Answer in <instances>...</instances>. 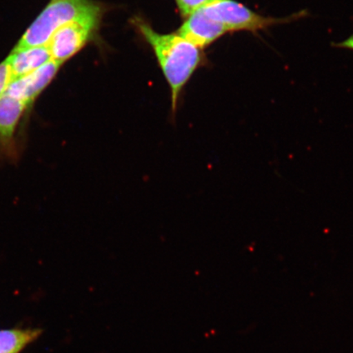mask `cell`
I'll return each mask as SVG.
<instances>
[{
  "instance_id": "obj_1",
  "label": "cell",
  "mask_w": 353,
  "mask_h": 353,
  "mask_svg": "<svg viewBox=\"0 0 353 353\" xmlns=\"http://www.w3.org/2000/svg\"><path fill=\"white\" fill-rule=\"evenodd\" d=\"M132 24L152 47L171 90L172 110L175 112L179 96L202 63L201 48L179 33L161 34L148 22L136 17Z\"/></svg>"
},
{
  "instance_id": "obj_2",
  "label": "cell",
  "mask_w": 353,
  "mask_h": 353,
  "mask_svg": "<svg viewBox=\"0 0 353 353\" xmlns=\"http://www.w3.org/2000/svg\"><path fill=\"white\" fill-rule=\"evenodd\" d=\"M104 6L94 0H52L21 37L14 50L47 46L57 30L70 22L101 16Z\"/></svg>"
},
{
  "instance_id": "obj_3",
  "label": "cell",
  "mask_w": 353,
  "mask_h": 353,
  "mask_svg": "<svg viewBox=\"0 0 353 353\" xmlns=\"http://www.w3.org/2000/svg\"><path fill=\"white\" fill-rule=\"evenodd\" d=\"M202 8L207 14L220 22L229 32L244 30L257 33L259 30L290 23L307 16V12L303 10L285 17H265L234 0H211Z\"/></svg>"
},
{
  "instance_id": "obj_4",
  "label": "cell",
  "mask_w": 353,
  "mask_h": 353,
  "mask_svg": "<svg viewBox=\"0 0 353 353\" xmlns=\"http://www.w3.org/2000/svg\"><path fill=\"white\" fill-rule=\"evenodd\" d=\"M101 17H85L70 22L57 30L47 44L52 59L63 63L81 51L98 32Z\"/></svg>"
},
{
  "instance_id": "obj_5",
  "label": "cell",
  "mask_w": 353,
  "mask_h": 353,
  "mask_svg": "<svg viewBox=\"0 0 353 353\" xmlns=\"http://www.w3.org/2000/svg\"><path fill=\"white\" fill-rule=\"evenodd\" d=\"M61 63L54 59L43 65L23 77L15 79L8 85L6 94L24 101L28 105L52 81L61 68Z\"/></svg>"
},
{
  "instance_id": "obj_6",
  "label": "cell",
  "mask_w": 353,
  "mask_h": 353,
  "mask_svg": "<svg viewBox=\"0 0 353 353\" xmlns=\"http://www.w3.org/2000/svg\"><path fill=\"white\" fill-rule=\"evenodd\" d=\"M227 32L224 26L207 14L202 8L188 17L178 32L181 37L201 50L210 46Z\"/></svg>"
},
{
  "instance_id": "obj_7",
  "label": "cell",
  "mask_w": 353,
  "mask_h": 353,
  "mask_svg": "<svg viewBox=\"0 0 353 353\" xmlns=\"http://www.w3.org/2000/svg\"><path fill=\"white\" fill-rule=\"evenodd\" d=\"M28 108L24 101L4 94L0 97V152L14 157V136L20 119Z\"/></svg>"
},
{
  "instance_id": "obj_8",
  "label": "cell",
  "mask_w": 353,
  "mask_h": 353,
  "mask_svg": "<svg viewBox=\"0 0 353 353\" xmlns=\"http://www.w3.org/2000/svg\"><path fill=\"white\" fill-rule=\"evenodd\" d=\"M52 59L48 46L13 50L7 59L11 68L12 81L33 72Z\"/></svg>"
},
{
  "instance_id": "obj_9",
  "label": "cell",
  "mask_w": 353,
  "mask_h": 353,
  "mask_svg": "<svg viewBox=\"0 0 353 353\" xmlns=\"http://www.w3.org/2000/svg\"><path fill=\"white\" fill-rule=\"evenodd\" d=\"M41 334L39 328L0 330V353H20Z\"/></svg>"
},
{
  "instance_id": "obj_10",
  "label": "cell",
  "mask_w": 353,
  "mask_h": 353,
  "mask_svg": "<svg viewBox=\"0 0 353 353\" xmlns=\"http://www.w3.org/2000/svg\"><path fill=\"white\" fill-rule=\"evenodd\" d=\"M211 0H175L178 6L180 14L185 19L194 12L200 10L201 8L206 6Z\"/></svg>"
},
{
  "instance_id": "obj_11",
  "label": "cell",
  "mask_w": 353,
  "mask_h": 353,
  "mask_svg": "<svg viewBox=\"0 0 353 353\" xmlns=\"http://www.w3.org/2000/svg\"><path fill=\"white\" fill-rule=\"evenodd\" d=\"M12 81L11 68L6 59L0 64V97L6 94L7 88Z\"/></svg>"
},
{
  "instance_id": "obj_12",
  "label": "cell",
  "mask_w": 353,
  "mask_h": 353,
  "mask_svg": "<svg viewBox=\"0 0 353 353\" xmlns=\"http://www.w3.org/2000/svg\"><path fill=\"white\" fill-rule=\"evenodd\" d=\"M332 46L334 48H345V50H350L353 51V34L350 37H348L342 42L333 43Z\"/></svg>"
}]
</instances>
